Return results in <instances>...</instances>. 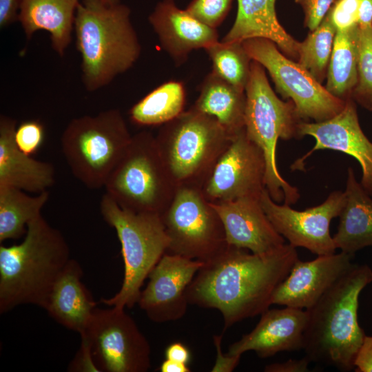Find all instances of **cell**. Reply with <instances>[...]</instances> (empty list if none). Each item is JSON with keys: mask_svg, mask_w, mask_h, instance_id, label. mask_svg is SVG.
I'll return each instance as SVG.
<instances>
[{"mask_svg": "<svg viewBox=\"0 0 372 372\" xmlns=\"http://www.w3.org/2000/svg\"><path fill=\"white\" fill-rule=\"evenodd\" d=\"M248 251L228 245L204 262L186 291L189 304L220 312L225 331L267 310L274 291L299 259L289 243L264 254Z\"/></svg>", "mask_w": 372, "mask_h": 372, "instance_id": "1", "label": "cell"}, {"mask_svg": "<svg viewBox=\"0 0 372 372\" xmlns=\"http://www.w3.org/2000/svg\"><path fill=\"white\" fill-rule=\"evenodd\" d=\"M371 282V267L354 264L307 309L302 349L311 362L342 371L355 369V359L366 335L358 322L359 296Z\"/></svg>", "mask_w": 372, "mask_h": 372, "instance_id": "2", "label": "cell"}, {"mask_svg": "<svg viewBox=\"0 0 372 372\" xmlns=\"http://www.w3.org/2000/svg\"><path fill=\"white\" fill-rule=\"evenodd\" d=\"M70 259L68 244L59 230L42 215L30 222L20 243L0 245V313L28 304L43 309Z\"/></svg>", "mask_w": 372, "mask_h": 372, "instance_id": "3", "label": "cell"}, {"mask_svg": "<svg viewBox=\"0 0 372 372\" xmlns=\"http://www.w3.org/2000/svg\"><path fill=\"white\" fill-rule=\"evenodd\" d=\"M130 15V8L121 3L110 4L103 0L79 3L74 30L82 60V79L87 91L108 85L139 58L141 47Z\"/></svg>", "mask_w": 372, "mask_h": 372, "instance_id": "4", "label": "cell"}, {"mask_svg": "<svg viewBox=\"0 0 372 372\" xmlns=\"http://www.w3.org/2000/svg\"><path fill=\"white\" fill-rule=\"evenodd\" d=\"M245 130L263 152L266 161L265 188L276 203L293 205L300 198L297 187L279 172L276 161L278 140L300 138L299 116L291 100L279 99L270 86L264 67L252 60L245 87Z\"/></svg>", "mask_w": 372, "mask_h": 372, "instance_id": "5", "label": "cell"}, {"mask_svg": "<svg viewBox=\"0 0 372 372\" xmlns=\"http://www.w3.org/2000/svg\"><path fill=\"white\" fill-rule=\"evenodd\" d=\"M100 211L116 233L124 263L120 289L101 302L109 307L131 309L137 304L149 273L167 252L169 239L158 214L123 209L106 193L101 198Z\"/></svg>", "mask_w": 372, "mask_h": 372, "instance_id": "6", "label": "cell"}, {"mask_svg": "<svg viewBox=\"0 0 372 372\" xmlns=\"http://www.w3.org/2000/svg\"><path fill=\"white\" fill-rule=\"evenodd\" d=\"M231 137L214 118L193 107L163 125L155 136L176 186L200 188Z\"/></svg>", "mask_w": 372, "mask_h": 372, "instance_id": "7", "label": "cell"}, {"mask_svg": "<svg viewBox=\"0 0 372 372\" xmlns=\"http://www.w3.org/2000/svg\"><path fill=\"white\" fill-rule=\"evenodd\" d=\"M132 136L118 109L73 118L63 132L61 149L72 174L92 189L105 186Z\"/></svg>", "mask_w": 372, "mask_h": 372, "instance_id": "8", "label": "cell"}, {"mask_svg": "<svg viewBox=\"0 0 372 372\" xmlns=\"http://www.w3.org/2000/svg\"><path fill=\"white\" fill-rule=\"evenodd\" d=\"M104 187L123 209L161 215L177 187L161 158L155 136L143 131L132 136Z\"/></svg>", "mask_w": 372, "mask_h": 372, "instance_id": "9", "label": "cell"}, {"mask_svg": "<svg viewBox=\"0 0 372 372\" xmlns=\"http://www.w3.org/2000/svg\"><path fill=\"white\" fill-rule=\"evenodd\" d=\"M161 216L169 239L167 253L205 262L228 245L221 219L199 187H177Z\"/></svg>", "mask_w": 372, "mask_h": 372, "instance_id": "10", "label": "cell"}, {"mask_svg": "<svg viewBox=\"0 0 372 372\" xmlns=\"http://www.w3.org/2000/svg\"><path fill=\"white\" fill-rule=\"evenodd\" d=\"M251 60L267 69L277 92L291 100L303 121L322 122L344 107L346 101L329 93L304 68L286 56L271 41L254 38L242 42Z\"/></svg>", "mask_w": 372, "mask_h": 372, "instance_id": "11", "label": "cell"}, {"mask_svg": "<svg viewBox=\"0 0 372 372\" xmlns=\"http://www.w3.org/2000/svg\"><path fill=\"white\" fill-rule=\"evenodd\" d=\"M96 307L80 336L90 344L100 372H146L149 343L125 309Z\"/></svg>", "mask_w": 372, "mask_h": 372, "instance_id": "12", "label": "cell"}, {"mask_svg": "<svg viewBox=\"0 0 372 372\" xmlns=\"http://www.w3.org/2000/svg\"><path fill=\"white\" fill-rule=\"evenodd\" d=\"M265 174L264 153L248 137L244 128L231 138L201 190L211 203L259 198L265 189Z\"/></svg>", "mask_w": 372, "mask_h": 372, "instance_id": "13", "label": "cell"}, {"mask_svg": "<svg viewBox=\"0 0 372 372\" xmlns=\"http://www.w3.org/2000/svg\"><path fill=\"white\" fill-rule=\"evenodd\" d=\"M260 203L274 228L291 245L305 248L317 256L335 253L330 224L333 218L340 216L346 204L344 192L334 191L322 204L303 211L275 202L266 188Z\"/></svg>", "mask_w": 372, "mask_h": 372, "instance_id": "14", "label": "cell"}, {"mask_svg": "<svg viewBox=\"0 0 372 372\" xmlns=\"http://www.w3.org/2000/svg\"><path fill=\"white\" fill-rule=\"evenodd\" d=\"M204 262L165 253L148 276L137 304L158 323L181 319L189 304L186 291Z\"/></svg>", "mask_w": 372, "mask_h": 372, "instance_id": "15", "label": "cell"}, {"mask_svg": "<svg viewBox=\"0 0 372 372\" xmlns=\"http://www.w3.org/2000/svg\"><path fill=\"white\" fill-rule=\"evenodd\" d=\"M300 138L311 136L315 138L313 148L291 166L292 170H304V161L314 152L332 149L355 158L362 167L360 184L372 196V142L361 129L355 101H346L343 110L333 118L322 122L302 121L299 125Z\"/></svg>", "mask_w": 372, "mask_h": 372, "instance_id": "16", "label": "cell"}, {"mask_svg": "<svg viewBox=\"0 0 372 372\" xmlns=\"http://www.w3.org/2000/svg\"><path fill=\"white\" fill-rule=\"evenodd\" d=\"M353 258V254L341 251L318 256L311 261L298 259L274 291L271 304L311 308L354 265Z\"/></svg>", "mask_w": 372, "mask_h": 372, "instance_id": "17", "label": "cell"}, {"mask_svg": "<svg viewBox=\"0 0 372 372\" xmlns=\"http://www.w3.org/2000/svg\"><path fill=\"white\" fill-rule=\"evenodd\" d=\"M260 316L251 332L229 347L227 355H242L254 351L259 358H267L279 352L302 349L309 318L307 309L269 308Z\"/></svg>", "mask_w": 372, "mask_h": 372, "instance_id": "18", "label": "cell"}, {"mask_svg": "<svg viewBox=\"0 0 372 372\" xmlns=\"http://www.w3.org/2000/svg\"><path fill=\"white\" fill-rule=\"evenodd\" d=\"M211 205L221 219L228 245L254 254H264L285 244V238L266 215L260 197H245Z\"/></svg>", "mask_w": 372, "mask_h": 372, "instance_id": "19", "label": "cell"}, {"mask_svg": "<svg viewBox=\"0 0 372 372\" xmlns=\"http://www.w3.org/2000/svg\"><path fill=\"white\" fill-rule=\"evenodd\" d=\"M161 47L178 65L194 50L206 49L218 41L216 28L207 26L180 9L175 0H161L148 17Z\"/></svg>", "mask_w": 372, "mask_h": 372, "instance_id": "20", "label": "cell"}, {"mask_svg": "<svg viewBox=\"0 0 372 372\" xmlns=\"http://www.w3.org/2000/svg\"><path fill=\"white\" fill-rule=\"evenodd\" d=\"M16 128V120L1 115L0 186L37 194L48 191L55 182L53 165L21 152L14 141Z\"/></svg>", "mask_w": 372, "mask_h": 372, "instance_id": "21", "label": "cell"}, {"mask_svg": "<svg viewBox=\"0 0 372 372\" xmlns=\"http://www.w3.org/2000/svg\"><path fill=\"white\" fill-rule=\"evenodd\" d=\"M83 275L79 262L71 258L53 285L43 307L57 323L79 334L97 307L82 282Z\"/></svg>", "mask_w": 372, "mask_h": 372, "instance_id": "22", "label": "cell"}, {"mask_svg": "<svg viewBox=\"0 0 372 372\" xmlns=\"http://www.w3.org/2000/svg\"><path fill=\"white\" fill-rule=\"evenodd\" d=\"M238 10L234 23L223 42H240L254 38L273 41L288 58L297 61L298 45L278 21L276 0H236Z\"/></svg>", "mask_w": 372, "mask_h": 372, "instance_id": "23", "label": "cell"}, {"mask_svg": "<svg viewBox=\"0 0 372 372\" xmlns=\"http://www.w3.org/2000/svg\"><path fill=\"white\" fill-rule=\"evenodd\" d=\"M79 0H20L18 21L30 39L39 30L50 33L52 48L61 56L72 41Z\"/></svg>", "mask_w": 372, "mask_h": 372, "instance_id": "24", "label": "cell"}, {"mask_svg": "<svg viewBox=\"0 0 372 372\" xmlns=\"http://www.w3.org/2000/svg\"><path fill=\"white\" fill-rule=\"evenodd\" d=\"M346 204L340 214L337 233L333 236L336 249L353 254L372 247V198L348 168Z\"/></svg>", "mask_w": 372, "mask_h": 372, "instance_id": "25", "label": "cell"}, {"mask_svg": "<svg viewBox=\"0 0 372 372\" xmlns=\"http://www.w3.org/2000/svg\"><path fill=\"white\" fill-rule=\"evenodd\" d=\"M245 92L214 72L202 83L194 110L214 118L233 136L245 128Z\"/></svg>", "mask_w": 372, "mask_h": 372, "instance_id": "26", "label": "cell"}, {"mask_svg": "<svg viewBox=\"0 0 372 372\" xmlns=\"http://www.w3.org/2000/svg\"><path fill=\"white\" fill-rule=\"evenodd\" d=\"M359 25L337 31L327 75L326 89L344 101L352 98L358 83Z\"/></svg>", "mask_w": 372, "mask_h": 372, "instance_id": "27", "label": "cell"}, {"mask_svg": "<svg viewBox=\"0 0 372 372\" xmlns=\"http://www.w3.org/2000/svg\"><path fill=\"white\" fill-rule=\"evenodd\" d=\"M48 191L30 196L25 191L0 186V242L24 236L28 225L41 215Z\"/></svg>", "mask_w": 372, "mask_h": 372, "instance_id": "28", "label": "cell"}, {"mask_svg": "<svg viewBox=\"0 0 372 372\" xmlns=\"http://www.w3.org/2000/svg\"><path fill=\"white\" fill-rule=\"evenodd\" d=\"M186 91L177 81L165 82L142 98L130 110L131 121L140 126L164 125L185 110Z\"/></svg>", "mask_w": 372, "mask_h": 372, "instance_id": "29", "label": "cell"}, {"mask_svg": "<svg viewBox=\"0 0 372 372\" xmlns=\"http://www.w3.org/2000/svg\"><path fill=\"white\" fill-rule=\"evenodd\" d=\"M336 32L327 14L320 24L298 43L297 62L320 83L327 78Z\"/></svg>", "mask_w": 372, "mask_h": 372, "instance_id": "30", "label": "cell"}, {"mask_svg": "<svg viewBox=\"0 0 372 372\" xmlns=\"http://www.w3.org/2000/svg\"><path fill=\"white\" fill-rule=\"evenodd\" d=\"M212 63V72L245 92L251 59L240 42L218 41L205 49Z\"/></svg>", "mask_w": 372, "mask_h": 372, "instance_id": "31", "label": "cell"}, {"mask_svg": "<svg viewBox=\"0 0 372 372\" xmlns=\"http://www.w3.org/2000/svg\"><path fill=\"white\" fill-rule=\"evenodd\" d=\"M352 99L372 111V26L359 25L358 83Z\"/></svg>", "mask_w": 372, "mask_h": 372, "instance_id": "32", "label": "cell"}, {"mask_svg": "<svg viewBox=\"0 0 372 372\" xmlns=\"http://www.w3.org/2000/svg\"><path fill=\"white\" fill-rule=\"evenodd\" d=\"M234 0H192L186 10L200 22L217 28L231 10Z\"/></svg>", "mask_w": 372, "mask_h": 372, "instance_id": "33", "label": "cell"}, {"mask_svg": "<svg viewBox=\"0 0 372 372\" xmlns=\"http://www.w3.org/2000/svg\"><path fill=\"white\" fill-rule=\"evenodd\" d=\"M44 138V126L37 120L23 121L17 126L14 133L17 146L21 152L30 156L39 151Z\"/></svg>", "mask_w": 372, "mask_h": 372, "instance_id": "34", "label": "cell"}, {"mask_svg": "<svg viewBox=\"0 0 372 372\" xmlns=\"http://www.w3.org/2000/svg\"><path fill=\"white\" fill-rule=\"evenodd\" d=\"M337 31L359 25L358 0H336L327 14Z\"/></svg>", "mask_w": 372, "mask_h": 372, "instance_id": "35", "label": "cell"}, {"mask_svg": "<svg viewBox=\"0 0 372 372\" xmlns=\"http://www.w3.org/2000/svg\"><path fill=\"white\" fill-rule=\"evenodd\" d=\"M336 0H295L304 14V25L314 30L322 22Z\"/></svg>", "mask_w": 372, "mask_h": 372, "instance_id": "36", "label": "cell"}, {"mask_svg": "<svg viewBox=\"0 0 372 372\" xmlns=\"http://www.w3.org/2000/svg\"><path fill=\"white\" fill-rule=\"evenodd\" d=\"M68 371L100 372L97 367L87 340L81 337V344L74 358L69 363Z\"/></svg>", "mask_w": 372, "mask_h": 372, "instance_id": "37", "label": "cell"}, {"mask_svg": "<svg viewBox=\"0 0 372 372\" xmlns=\"http://www.w3.org/2000/svg\"><path fill=\"white\" fill-rule=\"evenodd\" d=\"M223 335H214V342L216 349V361L213 366L212 372H231L238 366L241 355H223L221 351Z\"/></svg>", "mask_w": 372, "mask_h": 372, "instance_id": "38", "label": "cell"}, {"mask_svg": "<svg viewBox=\"0 0 372 372\" xmlns=\"http://www.w3.org/2000/svg\"><path fill=\"white\" fill-rule=\"evenodd\" d=\"M311 361L304 356L303 358L289 359L283 362H276L265 366V372H307Z\"/></svg>", "mask_w": 372, "mask_h": 372, "instance_id": "39", "label": "cell"}, {"mask_svg": "<svg viewBox=\"0 0 372 372\" xmlns=\"http://www.w3.org/2000/svg\"><path fill=\"white\" fill-rule=\"evenodd\" d=\"M354 365L357 372H372V336H364Z\"/></svg>", "mask_w": 372, "mask_h": 372, "instance_id": "40", "label": "cell"}, {"mask_svg": "<svg viewBox=\"0 0 372 372\" xmlns=\"http://www.w3.org/2000/svg\"><path fill=\"white\" fill-rule=\"evenodd\" d=\"M20 0H0V27L4 28L18 20Z\"/></svg>", "mask_w": 372, "mask_h": 372, "instance_id": "41", "label": "cell"}, {"mask_svg": "<svg viewBox=\"0 0 372 372\" xmlns=\"http://www.w3.org/2000/svg\"><path fill=\"white\" fill-rule=\"evenodd\" d=\"M165 356V359L188 364L191 359V353L185 344L175 342L167 347Z\"/></svg>", "mask_w": 372, "mask_h": 372, "instance_id": "42", "label": "cell"}, {"mask_svg": "<svg viewBox=\"0 0 372 372\" xmlns=\"http://www.w3.org/2000/svg\"><path fill=\"white\" fill-rule=\"evenodd\" d=\"M359 25L372 26V0H358Z\"/></svg>", "mask_w": 372, "mask_h": 372, "instance_id": "43", "label": "cell"}, {"mask_svg": "<svg viewBox=\"0 0 372 372\" xmlns=\"http://www.w3.org/2000/svg\"><path fill=\"white\" fill-rule=\"evenodd\" d=\"M161 372H190L188 364L165 359L160 366Z\"/></svg>", "mask_w": 372, "mask_h": 372, "instance_id": "44", "label": "cell"}, {"mask_svg": "<svg viewBox=\"0 0 372 372\" xmlns=\"http://www.w3.org/2000/svg\"><path fill=\"white\" fill-rule=\"evenodd\" d=\"M103 1L110 4H117V3H121L120 0H103Z\"/></svg>", "mask_w": 372, "mask_h": 372, "instance_id": "45", "label": "cell"}]
</instances>
